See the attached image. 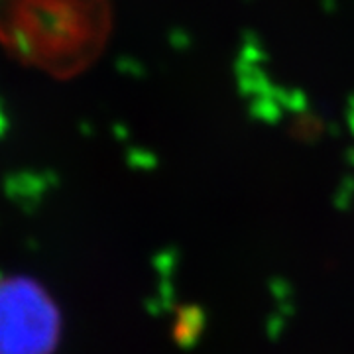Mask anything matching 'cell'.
I'll return each instance as SVG.
<instances>
[{
  "label": "cell",
  "mask_w": 354,
  "mask_h": 354,
  "mask_svg": "<svg viewBox=\"0 0 354 354\" xmlns=\"http://www.w3.org/2000/svg\"><path fill=\"white\" fill-rule=\"evenodd\" d=\"M59 335V309L38 281L0 278V354H53Z\"/></svg>",
  "instance_id": "cell-2"
},
{
  "label": "cell",
  "mask_w": 354,
  "mask_h": 354,
  "mask_svg": "<svg viewBox=\"0 0 354 354\" xmlns=\"http://www.w3.org/2000/svg\"><path fill=\"white\" fill-rule=\"evenodd\" d=\"M99 0H0V44L26 65L73 75L99 36Z\"/></svg>",
  "instance_id": "cell-1"
}]
</instances>
